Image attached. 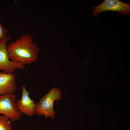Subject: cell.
I'll return each instance as SVG.
<instances>
[{
    "label": "cell",
    "instance_id": "cell-1",
    "mask_svg": "<svg viewBox=\"0 0 130 130\" xmlns=\"http://www.w3.org/2000/svg\"><path fill=\"white\" fill-rule=\"evenodd\" d=\"M10 59L24 65H30L37 61L40 49L33 41V38L28 34H23L7 46Z\"/></svg>",
    "mask_w": 130,
    "mask_h": 130
},
{
    "label": "cell",
    "instance_id": "cell-2",
    "mask_svg": "<svg viewBox=\"0 0 130 130\" xmlns=\"http://www.w3.org/2000/svg\"><path fill=\"white\" fill-rule=\"evenodd\" d=\"M61 97V92L59 88H52L36 104V114L44 115L46 118H54L55 115L53 108L54 102L59 100Z\"/></svg>",
    "mask_w": 130,
    "mask_h": 130
},
{
    "label": "cell",
    "instance_id": "cell-3",
    "mask_svg": "<svg viewBox=\"0 0 130 130\" xmlns=\"http://www.w3.org/2000/svg\"><path fill=\"white\" fill-rule=\"evenodd\" d=\"M16 97L14 94L0 95V114L7 117L11 122L19 120L22 116L16 105Z\"/></svg>",
    "mask_w": 130,
    "mask_h": 130
},
{
    "label": "cell",
    "instance_id": "cell-4",
    "mask_svg": "<svg viewBox=\"0 0 130 130\" xmlns=\"http://www.w3.org/2000/svg\"><path fill=\"white\" fill-rule=\"evenodd\" d=\"M11 38L10 36L0 40V71L8 73H13L17 69H23L24 65L11 60L7 51V43Z\"/></svg>",
    "mask_w": 130,
    "mask_h": 130
},
{
    "label": "cell",
    "instance_id": "cell-5",
    "mask_svg": "<svg viewBox=\"0 0 130 130\" xmlns=\"http://www.w3.org/2000/svg\"><path fill=\"white\" fill-rule=\"evenodd\" d=\"M93 14L96 16L101 12L107 11H117L123 15L130 14V5L119 0H105L100 5L91 7Z\"/></svg>",
    "mask_w": 130,
    "mask_h": 130
},
{
    "label": "cell",
    "instance_id": "cell-6",
    "mask_svg": "<svg viewBox=\"0 0 130 130\" xmlns=\"http://www.w3.org/2000/svg\"><path fill=\"white\" fill-rule=\"evenodd\" d=\"M22 95L20 100H16L17 106L20 112L29 116L36 114L37 105L34 100L30 97L29 93L25 85L21 87Z\"/></svg>",
    "mask_w": 130,
    "mask_h": 130
},
{
    "label": "cell",
    "instance_id": "cell-7",
    "mask_svg": "<svg viewBox=\"0 0 130 130\" xmlns=\"http://www.w3.org/2000/svg\"><path fill=\"white\" fill-rule=\"evenodd\" d=\"M15 75L0 72V95L14 94L17 90Z\"/></svg>",
    "mask_w": 130,
    "mask_h": 130
},
{
    "label": "cell",
    "instance_id": "cell-8",
    "mask_svg": "<svg viewBox=\"0 0 130 130\" xmlns=\"http://www.w3.org/2000/svg\"><path fill=\"white\" fill-rule=\"evenodd\" d=\"M11 122L7 117L0 115V130H12Z\"/></svg>",
    "mask_w": 130,
    "mask_h": 130
},
{
    "label": "cell",
    "instance_id": "cell-9",
    "mask_svg": "<svg viewBox=\"0 0 130 130\" xmlns=\"http://www.w3.org/2000/svg\"><path fill=\"white\" fill-rule=\"evenodd\" d=\"M7 29L0 23V40L7 36Z\"/></svg>",
    "mask_w": 130,
    "mask_h": 130
}]
</instances>
